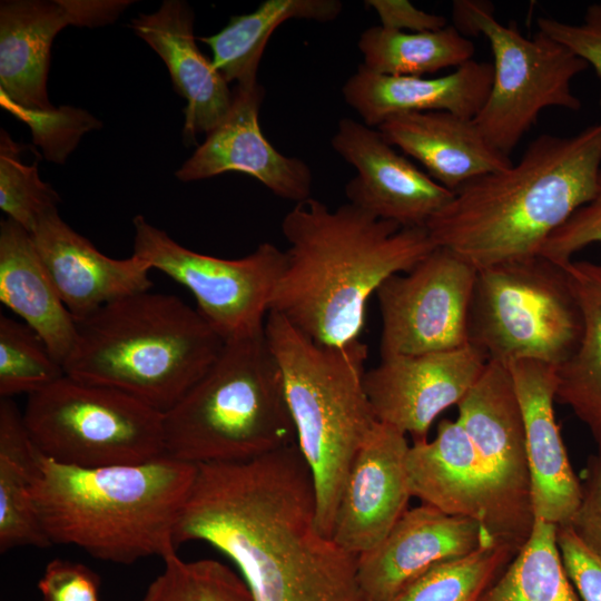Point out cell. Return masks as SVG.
I'll return each mask as SVG.
<instances>
[{
	"label": "cell",
	"instance_id": "1",
	"mask_svg": "<svg viewBox=\"0 0 601 601\" xmlns=\"http://www.w3.org/2000/svg\"><path fill=\"white\" fill-rule=\"evenodd\" d=\"M174 541L220 551L255 601H363L357 556L317 528L313 476L297 443L248 461L197 464Z\"/></svg>",
	"mask_w": 601,
	"mask_h": 601
},
{
	"label": "cell",
	"instance_id": "2",
	"mask_svg": "<svg viewBox=\"0 0 601 601\" xmlns=\"http://www.w3.org/2000/svg\"><path fill=\"white\" fill-rule=\"evenodd\" d=\"M280 229L288 248L269 312L328 346L358 341L382 283L436 248L426 227H401L349 203L331 209L312 197L294 205Z\"/></svg>",
	"mask_w": 601,
	"mask_h": 601
},
{
	"label": "cell",
	"instance_id": "3",
	"mask_svg": "<svg viewBox=\"0 0 601 601\" xmlns=\"http://www.w3.org/2000/svg\"><path fill=\"white\" fill-rule=\"evenodd\" d=\"M600 173L601 121L573 136L541 135L515 165L454 191L426 229L436 247L476 269L539 255L594 197Z\"/></svg>",
	"mask_w": 601,
	"mask_h": 601
},
{
	"label": "cell",
	"instance_id": "4",
	"mask_svg": "<svg viewBox=\"0 0 601 601\" xmlns=\"http://www.w3.org/2000/svg\"><path fill=\"white\" fill-rule=\"evenodd\" d=\"M197 465L162 455L102 467L40 455L36 510L51 544L75 545L101 561L131 564L176 553L175 529Z\"/></svg>",
	"mask_w": 601,
	"mask_h": 601
},
{
	"label": "cell",
	"instance_id": "5",
	"mask_svg": "<svg viewBox=\"0 0 601 601\" xmlns=\"http://www.w3.org/2000/svg\"><path fill=\"white\" fill-rule=\"evenodd\" d=\"M77 326L66 375L121 391L162 414L201 378L225 344L197 308L151 290L111 302Z\"/></svg>",
	"mask_w": 601,
	"mask_h": 601
},
{
	"label": "cell",
	"instance_id": "6",
	"mask_svg": "<svg viewBox=\"0 0 601 601\" xmlns=\"http://www.w3.org/2000/svg\"><path fill=\"white\" fill-rule=\"evenodd\" d=\"M265 337L282 372L297 445L312 472L318 530L332 539L352 462L377 423L365 386L367 345H323L269 312Z\"/></svg>",
	"mask_w": 601,
	"mask_h": 601
},
{
	"label": "cell",
	"instance_id": "7",
	"mask_svg": "<svg viewBox=\"0 0 601 601\" xmlns=\"http://www.w3.org/2000/svg\"><path fill=\"white\" fill-rule=\"evenodd\" d=\"M165 455L248 461L295 443L280 368L265 337L227 341L201 378L162 414Z\"/></svg>",
	"mask_w": 601,
	"mask_h": 601
},
{
	"label": "cell",
	"instance_id": "8",
	"mask_svg": "<svg viewBox=\"0 0 601 601\" xmlns=\"http://www.w3.org/2000/svg\"><path fill=\"white\" fill-rule=\"evenodd\" d=\"M582 333L581 307L563 265L539 254L476 269L467 345L487 362L559 367Z\"/></svg>",
	"mask_w": 601,
	"mask_h": 601
},
{
	"label": "cell",
	"instance_id": "9",
	"mask_svg": "<svg viewBox=\"0 0 601 601\" xmlns=\"http://www.w3.org/2000/svg\"><path fill=\"white\" fill-rule=\"evenodd\" d=\"M22 415L35 446L60 464L130 465L165 455L162 413L112 387L65 375L28 395Z\"/></svg>",
	"mask_w": 601,
	"mask_h": 601
},
{
	"label": "cell",
	"instance_id": "10",
	"mask_svg": "<svg viewBox=\"0 0 601 601\" xmlns=\"http://www.w3.org/2000/svg\"><path fill=\"white\" fill-rule=\"evenodd\" d=\"M452 14L463 36L481 33L491 46L492 86L474 121L494 149L509 156L544 108L580 109L571 83L589 66L565 46L540 31L522 36L515 24L497 21L485 1H454Z\"/></svg>",
	"mask_w": 601,
	"mask_h": 601
},
{
	"label": "cell",
	"instance_id": "11",
	"mask_svg": "<svg viewBox=\"0 0 601 601\" xmlns=\"http://www.w3.org/2000/svg\"><path fill=\"white\" fill-rule=\"evenodd\" d=\"M132 224L134 254L185 286L197 311L225 342L264 332L285 268V250L262 243L242 258H219L186 248L141 215Z\"/></svg>",
	"mask_w": 601,
	"mask_h": 601
},
{
	"label": "cell",
	"instance_id": "12",
	"mask_svg": "<svg viewBox=\"0 0 601 601\" xmlns=\"http://www.w3.org/2000/svg\"><path fill=\"white\" fill-rule=\"evenodd\" d=\"M475 275V267L436 247L411 270L385 279L375 293L381 357L466 346Z\"/></svg>",
	"mask_w": 601,
	"mask_h": 601
},
{
	"label": "cell",
	"instance_id": "13",
	"mask_svg": "<svg viewBox=\"0 0 601 601\" xmlns=\"http://www.w3.org/2000/svg\"><path fill=\"white\" fill-rule=\"evenodd\" d=\"M457 410L456 420L524 545L534 522L531 476L522 413L509 367L487 362Z\"/></svg>",
	"mask_w": 601,
	"mask_h": 601
},
{
	"label": "cell",
	"instance_id": "14",
	"mask_svg": "<svg viewBox=\"0 0 601 601\" xmlns=\"http://www.w3.org/2000/svg\"><path fill=\"white\" fill-rule=\"evenodd\" d=\"M487 361L470 345L441 352L381 357L364 376L377 422L413 442L427 440L434 420L467 394Z\"/></svg>",
	"mask_w": 601,
	"mask_h": 601
},
{
	"label": "cell",
	"instance_id": "15",
	"mask_svg": "<svg viewBox=\"0 0 601 601\" xmlns=\"http://www.w3.org/2000/svg\"><path fill=\"white\" fill-rule=\"evenodd\" d=\"M129 0H4L0 3V92L30 110H51L47 91L50 49L68 26L112 23Z\"/></svg>",
	"mask_w": 601,
	"mask_h": 601
},
{
	"label": "cell",
	"instance_id": "16",
	"mask_svg": "<svg viewBox=\"0 0 601 601\" xmlns=\"http://www.w3.org/2000/svg\"><path fill=\"white\" fill-rule=\"evenodd\" d=\"M332 147L357 171L345 187L348 203L378 219L426 227L454 195L364 122L341 119Z\"/></svg>",
	"mask_w": 601,
	"mask_h": 601
},
{
	"label": "cell",
	"instance_id": "17",
	"mask_svg": "<svg viewBox=\"0 0 601 601\" xmlns=\"http://www.w3.org/2000/svg\"><path fill=\"white\" fill-rule=\"evenodd\" d=\"M405 469L412 497L477 521L515 554L523 546L457 420H442L432 441L413 442Z\"/></svg>",
	"mask_w": 601,
	"mask_h": 601
},
{
	"label": "cell",
	"instance_id": "18",
	"mask_svg": "<svg viewBox=\"0 0 601 601\" xmlns=\"http://www.w3.org/2000/svg\"><path fill=\"white\" fill-rule=\"evenodd\" d=\"M494 542L475 520L424 503L407 509L378 545L357 556L363 601H390L433 565Z\"/></svg>",
	"mask_w": 601,
	"mask_h": 601
},
{
	"label": "cell",
	"instance_id": "19",
	"mask_svg": "<svg viewBox=\"0 0 601 601\" xmlns=\"http://www.w3.org/2000/svg\"><path fill=\"white\" fill-rule=\"evenodd\" d=\"M408 447L405 434L377 422L357 451L332 532V540L345 551L358 556L374 549L408 509Z\"/></svg>",
	"mask_w": 601,
	"mask_h": 601
},
{
	"label": "cell",
	"instance_id": "20",
	"mask_svg": "<svg viewBox=\"0 0 601 601\" xmlns=\"http://www.w3.org/2000/svg\"><path fill=\"white\" fill-rule=\"evenodd\" d=\"M264 89L236 87L225 119L180 166L175 176L184 181L238 171L256 178L274 195L300 203L311 198L313 175L297 157L280 154L263 135L258 115Z\"/></svg>",
	"mask_w": 601,
	"mask_h": 601
},
{
	"label": "cell",
	"instance_id": "21",
	"mask_svg": "<svg viewBox=\"0 0 601 601\" xmlns=\"http://www.w3.org/2000/svg\"><path fill=\"white\" fill-rule=\"evenodd\" d=\"M31 236L63 304L77 323L119 298L150 290L152 270L132 254L116 259L73 230L57 208L39 217Z\"/></svg>",
	"mask_w": 601,
	"mask_h": 601
},
{
	"label": "cell",
	"instance_id": "22",
	"mask_svg": "<svg viewBox=\"0 0 601 601\" xmlns=\"http://www.w3.org/2000/svg\"><path fill=\"white\" fill-rule=\"evenodd\" d=\"M508 367L525 430L534 519L566 525L579 508L581 483L555 421L556 367L531 359Z\"/></svg>",
	"mask_w": 601,
	"mask_h": 601
},
{
	"label": "cell",
	"instance_id": "23",
	"mask_svg": "<svg viewBox=\"0 0 601 601\" xmlns=\"http://www.w3.org/2000/svg\"><path fill=\"white\" fill-rule=\"evenodd\" d=\"M129 27L161 58L175 90L187 102L184 139L194 142L197 134L216 128L231 108L234 91L197 47L190 6L165 0L156 11L134 18Z\"/></svg>",
	"mask_w": 601,
	"mask_h": 601
},
{
	"label": "cell",
	"instance_id": "24",
	"mask_svg": "<svg viewBox=\"0 0 601 601\" xmlns=\"http://www.w3.org/2000/svg\"><path fill=\"white\" fill-rule=\"evenodd\" d=\"M492 79L493 65L473 59L435 78L383 75L361 65L342 92L365 125L378 127L404 112L447 111L474 118L486 101Z\"/></svg>",
	"mask_w": 601,
	"mask_h": 601
},
{
	"label": "cell",
	"instance_id": "25",
	"mask_svg": "<svg viewBox=\"0 0 601 601\" xmlns=\"http://www.w3.org/2000/svg\"><path fill=\"white\" fill-rule=\"evenodd\" d=\"M377 129L452 191L512 164L485 140L474 118L447 111L404 112L388 117Z\"/></svg>",
	"mask_w": 601,
	"mask_h": 601
},
{
	"label": "cell",
	"instance_id": "26",
	"mask_svg": "<svg viewBox=\"0 0 601 601\" xmlns=\"http://www.w3.org/2000/svg\"><path fill=\"white\" fill-rule=\"evenodd\" d=\"M0 302L65 364L76 343L77 322L56 289L31 234L10 218L0 223Z\"/></svg>",
	"mask_w": 601,
	"mask_h": 601
},
{
	"label": "cell",
	"instance_id": "27",
	"mask_svg": "<svg viewBox=\"0 0 601 601\" xmlns=\"http://www.w3.org/2000/svg\"><path fill=\"white\" fill-rule=\"evenodd\" d=\"M563 266L581 307L583 333L572 356L556 367L555 402L589 428L601 456V264L570 260Z\"/></svg>",
	"mask_w": 601,
	"mask_h": 601
},
{
	"label": "cell",
	"instance_id": "28",
	"mask_svg": "<svg viewBox=\"0 0 601 601\" xmlns=\"http://www.w3.org/2000/svg\"><path fill=\"white\" fill-rule=\"evenodd\" d=\"M40 451L12 398H0V552L51 545L39 520L33 484Z\"/></svg>",
	"mask_w": 601,
	"mask_h": 601
},
{
	"label": "cell",
	"instance_id": "29",
	"mask_svg": "<svg viewBox=\"0 0 601 601\" xmlns=\"http://www.w3.org/2000/svg\"><path fill=\"white\" fill-rule=\"evenodd\" d=\"M338 0H266L245 14L230 17L217 33L199 40L211 49V61L227 82L257 85V69L274 31L290 19L329 22L342 12Z\"/></svg>",
	"mask_w": 601,
	"mask_h": 601
},
{
	"label": "cell",
	"instance_id": "30",
	"mask_svg": "<svg viewBox=\"0 0 601 601\" xmlns=\"http://www.w3.org/2000/svg\"><path fill=\"white\" fill-rule=\"evenodd\" d=\"M358 49L363 66L371 71L392 76L434 73L472 60L474 43L454 26L425 31L403 32L371 27L362 32Z\"/></svg>",
	"mask_w": 601,
	"mask_h": 601
},
{
	"label": "cell",
	"instance_id": "31",
	"mask_svg": "<svg viewBox=\"0 0 601 601\" xmlns=\"http://www.w3.org/2000/svg\"><path fill=\"white\" fill-rule=\"evenodd\" d=\"M556 530L535 518L526 542L480 601H582L565 570Z\"/></svg>",
	"mask_w": 601,
	"mask_h": 601
},
{
	"label": "cell",
	"instance_id": "32",
	"mask_svg": "<svg viewBox=\"0 0 601 601\" xmlns=\"http://www.w3.org/2000/svg\"><path fill=\"white\" fill-rule=\"evenodd\" d=\"M514 555L502 542L484 545L433 565L390 601H480Z\"/></svg>",
	"mask_w": 601,
	"mask_h": 601
},
{
	"label": "cell",
	"instance_id": "33",
	"mask_svg": "<svg viewBox=\"0 0 601 601\" xmlns=\"http://www.w3.org/2000/svg\"><path fill=\"white\" fill-rule=\"evenodd\" d=\"M65 375L63 365L31 327L0 315V398L33 394Z\"/></svg>",
	"mask_w": 601,
	"mask_h": 601
},
{
	"label": "cell",
	"instance_id": "34",
	"mask_svg": "<svg viewBox=\"0 0 601 601\" xmlns=\"http://www.w3.org/2000/svg\"><path fill=\"white\" fill-rule=\"evenodd\" d=\"M164 563L140 601H255L244 579L219 561H184L175 553Z\"/></svg>",
	"mask_w": 601,
	"mask_h": 601
},
{
	"label": "cell",
	"instance_id": "35",
	"mask_svg": "<svg viewBox=\"0 0 601 601\" xmlns=\"http://www.w3.org/2000/svg\"><path fill=\"white\" fill-rule=\"evenodd\" d=\"M21 146L9 134L0 131V208L29 233L46 211L57 208L59 195L43 183L38 173L37 160L22 162Z\"/></svg>",
	"mask_w": 601,
	"mask_h": 601
},
{
	"label": "cell",
	"instance_id": "36",
	"mask_svg": "<svg viewBox=\"0 0 601 601\" xmlns=\"http://www.w3.org/2000/svg\"><path fill=\"white\" fill-rule=\"evenodd\" d=\"M2 106L26 121L32 131L33 141L39 145L48 160L63 164L75 149L80 137L101 124L85 110L60 107L51 110L21 108L1 97Z\"/></svg>",
	"mask_w": 601,
	"mask_h": 601
},
{
	"label": "cell",
	"instance_id": "37",
	"mask_svg": "<svg viewBox=\"0 0 601 601\" xmlns=\"http://www.w3.org/2000/svg\"><path fill=\"white\" fill-rule=\"evenodd\" d=\"M593 243H601V173L594 197L544 242L539 254L564 265Z\"/></svg>",
	"mask_w": 601,
	"mask_h": 601
},
{
	"label": "cell",
	"instance_id": "38",
	"mask_svg": "<svg viewBox=\"0 0 601 601\" xmlns=\"http://www.w3.org/2000/svg\"><path fill=\"white\" fill-rule=\"evenodd\" d=\"M539 31L565 46L589 67H593L601 79V3L588 7L583 21L571 24L553 18H539Z\"/></svg>",
	"mask_w": 601,
	"mask_h": 601
},
{
	"label": "cell",
	"instance_id": "39",
	"mask_svg": "<svg viewBox=\"0 0 601 601\" xmlns=\"http://www.w3.org/2000/svg\"><path fill=\"white\" fill-rule=\"evenodd\" d=\"M99 577L88 566L55 559L46 566L38 588L43 601H98Z\"/></svg>",
	"mask_w": 601,
	"mask_h": 601
},
{
	"label": "cell",
	"instance_id": "40",
	"mask_svg": "<svg viewBox=\"0 0 601 601\" xmlns=\"http://www.w3.org/2000/svg\"><path fill=\"white\" fill-rule=\"evenodd\" d=\"M580 477L581 500L568 524L579 540L601 558V456H589Z\"/></svg>",
	"mask_w": 601,
	"mask_h": 601
},
{
	"label": "cell",
	"instance_id": "41",
	"mask_svg": "<svg viewBox=\"0 0 601 601\" xmlns=\"http://www.w3.org/2000/svg\"><path fill=\"white\" fill-rule=\"evenodd\" d=\"M558 546L582 601H601V558L589 550L566 525H558Z\"/></svg>",
	"mask_w": 601,
	"mask_h": 601
},
{
	"label": "cell",
	"instance_id": "42",
	"mask_svg": "<svg viewBox=\"0 0 601 601\" xmlns=\"http://www.w3.org/2000/svg\"><path fill=\"white\" fill-rule=\"evenodd\" d=\"M381 27L403 32L434 31L446 27V18L417 9L406 0H368Z\"/></svg>",
	"mask_w": 601,
	"mask_h": 601
}]
</instances>
